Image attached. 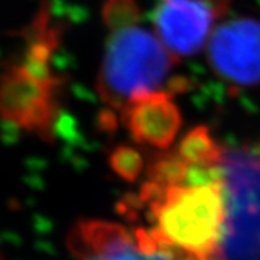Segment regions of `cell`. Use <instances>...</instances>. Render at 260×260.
<instances>
[{"instance_id":"8992f818","label":"cell","mask_w":260,"mask_h":260,"mask_svg":"<svg viewBox=\"0 0 260 260\" xmlns=\"http://www.w3.org/2000/svg\"><path fill=\"white\" fill-rule=\"evenodd\" d=\"M225 10L217 0H158L152 19L162 44L179 58L201 51L214 20Z\"/></svg>"},{"instance_id":"52a82bcc","label":"cell","mask_w":260,"mask_h":260,"mask_svg":"<svg viewBox=\"0 0 260 260\" xmlns=\"http://www.w3.org/2000/svg\"><path fill=\"white\" fill-rule=\"evenodd\" d=\"M121 121L136 143L165 150L174 143L182 119L172 94L155 91L126 104Z\"/></svg>"},{"instance_id":"7a4b0ae2","label":"cell","mask_w":260,"mask_h":260,"mask_svg":"<svg viewBox=\"0 0 260 260\" xmlns=\"http://www.w3.org/2000/svg\"><path fill=\"white\" fill-rule=\"evenodd\" d=\"M177 62L162 41L138 26L112 30L97 77V93L113 110H123L140 95L185 91L186 80L172 77Z\"/></svg>"},{"instance_id":"ba28073f","label":"cell","mask_w":260,"mask_h":260,"mask_svg":"<svg viewBox=\"0 0 260 260\" xmlns=\"http://www.w3.org/2000/svg\"><path fill=\"white\" fill-rule=\"evenodd\" d=\"M223 150L213 139L208 127L197 126L181 140L177 155L188 167H215L221 160Z\"/></svg>"},{"instance_id":"4fadbf2b","label":"cell","mask_w":260,"mask_h":260,"mask_svg":"<svg viewBox=\"0 0 260 260\" xmlns=\"http://www.w3.org/2000/svg\"><path fill=\"white\" fill-rule=\"evenodd\" d=\"M256 152H257V153H259V155H260V143H259V145H257V148H256Z\"/></svg>"},{"instance_id":"277c9868","label":"cell","mask_w":260,"mask_h":260,"mask_svg":"<svg viewBox=\"0 0 260 260\" xmlns=\"http://www.w3.org/2000/svg\"><path fill=\"white\" fill-rule=\"evenodd\" d=\"M225 221L217 260H260V155L224 149L218 164Z\"/></svg>"},{"instance_id":"30bf717a","label":"cell","mask_w":260,"mask_h":260,"mask_svg":"<svg viewBox=\"0 0 260 260\" xmlns=\"http://www.w3.org/2000/svg\"><path fill=\"white\" fill-rule=\"evenodd\" d=\"M188 164L175 155L156 158L148 169V181L162 186L184 185L188 174Z\"/></svg>"},{"instance_id":"5b68a950","label":"cell","mask_w":260,"mask_h":260,"mask_svg":"<svg viewBox=\"0 0 260 260\" xmlns=\"http://www.w3.org/2000/svg\"><path fill=\"white\" fill-rule=\"evenodd\" d=\"M208 64L233 88L260 85V20L237 16L223 22L208 41Z\"/></svg>"},{"instance_id":"8fae6325","label":"cell","mask_w":260,"mask_h":260,"mask_svg":"<svg viewBox=\"0 0 260 260\" xmlns=\"http://www.w3.org/2000/svg\"><path fill=\"white\" fill-rule=\"evenodd\" d=\"M103 22L110 30L136 26L140 9L136 0H106L102 10Z\"/></svg>"},{"instance_id":"9c48e42d","label":"cell","mask_w":260,"mask_h":260,"mask_svg":"<svg viewBox=\"0 0 260 260\" xmlns=\"http://www.w3.org/2000/svg\"><path fill=\"white\" fill-rule=\"evenodd\" d=\"M73 257L75 260H174L164 251L143 250L132 234L107 247L78 253Z\"/></svg>"},{"instance_id":"6da1fadb","label":"cell","mask_w":260,"mask_h":260,"mask_svg":"<svg viewBox=\"0 0 260 260\" xmlns=\"http://www.w3.org/2000/svg\"><path fill=\"white\" fill-rule=\"evenodd\" d=\"M56 48L58 26L47 8L29 29L22 55L0 74V117L44 139L54 133L58 119L62 80L52 65Z\"/></svg>"},{"instance_id":"3957f363","label":"cell","mask_w":260,"mask_h":260,"mask_svg":"<svg viewBox=\"0 0 260 260\" xmlns=\"http://www.w3.org/2000/svg\"><path fill=\"white\" fill-rule=\"evenodd\" d=\"M146 208L164 253L174 260L186 254L217 260L225 221L223 179L167 186Z\"/></svg>"},{"instance_id":"7c38bea8","label":"cell","mask_w":260,"mask_h":260,"mask_svg":"<svg viewBox=\"0 0 260 260\" xmlns=\"http://www.w3.org/2000/svg\"><path fill=\"white\" fill-rule=\"evenodd\" d=\"M109 162H110L113 172L127 182L136 181L142 174L143 165H145L139 150L129 145H120L116 149H113Z\"/></svg>"}]
</instances>
